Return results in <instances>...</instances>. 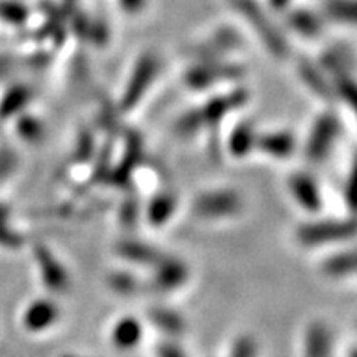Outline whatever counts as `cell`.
I'll return each instance as SVG.
<instances>
[{
    "label": "cell",
    "instance_id": "obj_11",
    "mask_svg": "<svg viewBox=\"0 0 357 357\" xmlns=\"http://www.w3.org/2000/svg\"><path fill=\"white\" fill-rule=\"evenodd\" d=\"M289 190L294 200L303 208L310 212H316L321 208V192L314 177L306 172H296L289 178Z\"/></svg>",
    "mask_w": 357,
    "mask_h": 357
},
{
    "label": "cell",
    "instance_id": "obj_19",
    "mask_svg": "<svg viewBox=\"0 0 357 357\" xmlns=\"http://www.w3.org/2000/svg\"><path fill=\"white\" fill-rule=\"evenodd\" d=\"M111 337H113L114 346L118 349H132V347L137 346V342L142 337L139 321H136L134 318H123L121 321H118L113 328Z\"/></svg>",
    "mask_w": 357,
    "mask_h": 357
},
{
    "label": "cell",
    "instance_id": "obj_13",
    "mask_svg": "<svg viewBox=\"0 0 357 357\" xmlns=\"http://www.w3.org/2000/svg\"><path fill=\"white\" fill-rule=\"evenodd\" d=\"M58 314H60V312H58L55 303L48 300H40L32 303V305L25 310L24 324L29 331L38 333L50 328L52 324H55Z\"/></svg>",
    "mask_w": 357,
    "mask_h": 357
},
{
    "label": "cell",
    "instance_id": "obj_29",
    "mask_svg": "<svg viewBox=\"0 0 357 357\" xmlns=\"http://www.w3.org/2000/svg\"><path fill=\"white\" fill-rule=\"evenodd\" d=\"M158 357H185L182 349L176 344L166 342V344L158 347Z\"/></svg>",
    "mask_w": 357,
    "mask_h": 357
},
{
    "label": "cell",
    "instance_id": "obj_22",
    "mask_svg": "<svg viewBox=\"0 0 357 357\" xmlns=\"http://www.w3.org/2000/svg\"><path fill=\"white\" fill-rule=\"evenodd\" d=\"M174 211H176V197L166 192V194H159L149 204L147 218H149L151 223H154V227H160L171 218Z\"/></svg>",
    "mask_w": 357,
    "mask_h": 357
},
{
    "label": "cell",
    "instance_id": "obj_12",
    "mask_svg": "<svg viewBox=\"0 0 357 357\" xmlns=\"http://www.w3.org/2000/svg\"><path fill=\"white\" fill-rule=\"evenodd\" d=\"M35 257H37L38 266L40 270H42L45 284H47L48 288H52L53 291L63 293L65 289L68 288L70 283L68 271L65 270L63 265H61V263L43 247H37V250H35Z\"/></svg>",
    "mask_w": 357,
    "mask_h": 357
},
{
    "label": "cell",
    "instance_id": "obj_30",
    "mask_svg": "<svg viewBox=\"0 0 357 357\" xmlns=\"http://www.w3.org/2000/svg\"><path fill=\"white\" fill-rule=\"evenodd\" d=\"M293 0H266L268 7L275 12H287L291 7Z\"/></svg>",
    "mask_w": 357,
    "mask_h": 357
},
{
    "label": "cell",
    "instance_id": "obj_18",
    "mask_svg": "<svg viewBox=\"0 0 357 357\" xmlns=\"http://www.w3.org/2000/svg\"><path fill=\"white\" fill-rule=\"evenodd\" d=\"M118 255H121L124 260L128 261H134V263H142V265H149L153 263L155 265L162 255L155 250L154 247H151L149 243H142V242H136V240H124L118 245Z\"/></svg>",
    "mask_w": 357,
    "mask_h": 357
},
{
    "label": "cell",
    "instance_id": "obj_25",
    "mask_svg": "<svg viewBox=\"0 0 357 357\" xmlns=\"http://www.w3.org/2000/svg\"><path fill=\"white\" fill-rule=\"evenodd\" d=\"M109 284L111 288L121 294H134L139 288V281L134 275L128 273V271H116V273L111 275Z\"/></svg>",
    "mask_w": 357,
    "mask_h": 357
},
{
    "label": "cell",
    "instance_id": "obj_5",
    "mask_svg": "<svg viewBox=\"0 0 357 357\" xmlns=\"http://www.w3.org/2000/svg\"><path fill=\"white\" fill-rule=\"evenodd\" d=\"M243 47L242 35L231 25H220L218 29L205 37L202 42L190 48L192 60H215L229 58L231 53Z\"/></svg>",
    "mask_w": 357,
    "mask_h": 357
},
{
    "label": "cell",
    "instance_id": "obj_26",
    "mask_svg": "<svg viewBox=\"0 0 357 357\" xmlns=\"http://www.w3.org/2000/svg\"><path fill=\"white\" fill-rule=\"evenodd\" d=\"M200 128H204V126H202V121H200V118H199L197 108L187 111V113L182 114L176 123V131L181 134L182 137L194 136V134L199 132Z\"/></svg>",
    "mask_w": 357,
    "mask_h": 357
},
{
    "label": "cell",
    "instance_id": "obj_23",
    "mask_svg": "<svg viewBox=\"0 0 357 357\" xmlns=\"http://www.w3.org/2000/svg\"><path fill=\"white\" fill-rule=\"evenodd\" d=\"M149 318L155 328L162 329L164 333L171 334V336H178L185 328L181 316L171 310H166V307H155V310L151 311Z\"/></svg>",
    "mask_w": 357,
    "mask_h": 357
},
{
    "label": "cell",
    "instance_id": "obj_28",
    "mask_svg": "<svg viewBox=\"0 0 357 357\" xmlns=\"http://www.w3.org/2000/svg\"><path fill=\"white\" fill-rule=\"evenodd\" d=\"M147 0H118V6L123 8L128 15H137L144 10Z\"/></svg>",
    "mask_w": 357,
    "mask_h": 357
},
{
    "label": "cell",
    "instance_id": "obj_10",
    "mask_svg": "<svg viewBox=\"0 0 357 357\" xmlns=\"http://www.w3.org/2000/svg\"><path fill=\"white\" fill-rule=\"evenodd\" d=\"M153 284L159 291H172L185 283L189 271L187 266L177 258H166L162 257L155 263Z\"/></svg>",
    "mask_w": 357,
    "mask_h": 357
},
{
    "label": "cell",
    "instance_id": "obj_3",
    "mask_svg": "<svg viewBox=\"0 0 357 357\" xmlns=\"http://www.w3.org/2000/svg\"><path fill=\"white\" fill-rule=\"evenodd\" d=\"M160 60L154 52H144L134 63L131 75H129L126 84H124L119 108L123 111H131L136 108L149 88L153 86L155 77L159 75Z\"/></svg>",
    "mask_w": 357,
    "mask_h": 357
},
{
    "label": "cell",
    "instance_id": "obj_24",
    "mask_svg": "<svg viewBox=\"0 0 357 357\" xmlns=\"http://www.w3.org/2000/svg\"><path fill=\"white\" fill-rule=\"evenodd\" d=\"M323 271L328 276L342 278V276L354 273V253L346 252L341 255L326 258L323 263Z\"/></svg>",
    "mask_w": 357,
    "mask_h": 357
},
{
    "label": "cell",
    "instance_id": "obj_4",
    "mask_svg": "<svg viewBox=\"0 0 357 357\" xmlns=\"http://www.w3.org/2000/svg\"><path fill=\"white\" fill-rule=\"evenodd\" d=\"M296 236L298 242L305 247H321V245L344 242L354 236V223L352 220H339V218L310 222L298 229Z\"/></svg>",
    "mask_w": 357,
    "mask_h": 357
},
{
    "label": "cell",
    "instance_id": "obj_17",
    "mask_svg": "<svg viewBox=\"0 0 357 357\" xmlns=\"http://www.w3.org/2000/svg\"><path fill=\"white\" fill-rule=\"evenodd\" d=\"M305 357H331V333L324 323H312L307 328Z\"/></svg>",
    "mask_w": 357,
    "mask_h": 357
},
{
    "label": "cell",
    "instance_id": "obj_2",
    "mask_svg": "<svg viewBox=\"0 0 357 357\" xmlns=\"http://www.w3.org/2000/svg\"><path fill=\"white\" fill-rule=\"evenodd\" d=\"M247 73L242 63L231 61L230 58L215 60H197L185 70L184 83L190 89H207L220 83L236 82Z\"/></svg>",
    "mask_w": 357,
    "mask_h": 357
},
{
    "label": "cell",
    "instance_id": "obj_27",
    "mask_svg": "<svg viewBox=\"0 0 357 357\" xmlns=\"http://www.w3.org/2000/svg\"><path fill=\"white\" fill-rule=\"evenodd\" d=\"M255 354H257V347H255V342H253V339H250L248 336H243L235 342L230 357H255Z\"/></svg>",
    "mask_w": 357,
    "mask_h": 357
},
{
    "label": "cell",
    "instance_id": "obj_16",
    "mask_svg": "<svg viewBox=\"0 0 357 357\" xmlns=\"http://www.w3.org/2000/svg\"><path fill=\"white\" fill-rule=\"evenodd\" d=\"M319 13L324 22L341 26H354L356 0H324Z\"/></svg>",
    "mask_w": 357,
    "mask_h": 357
},
{
    "label": "cell",
    "instance_id": "obj_6",
    "mask_svg": "<svg viewBox=\"0 0 357 357\" xmlns=\"http://www.w3.org/2000/svg\"><path fill=\"white\" fill-rule=\"evenodd\" d=\"M242 205V197L235 190H207L194 200V213L202 218H227L240 213Z\"/></svg>",
    "mask_w": 357,
    "mask_h": 357
},
{
    "label": "cell",
    "instance_id": "obj_31",
    "mask_svg": "<svg viewBox=\"0 0 357 357\" xmlns=\"http://www.w3.org/2000/svg\"><path fill=\"white\" fill-rule=\"evenodd\" d=\"M61 357H78V356H71V354H66V356H61Z\"/></svg>",
    "mask_w": 357,
    "mask_h": 357
},
{
    "label": "cell",
    "instance_id": "obj_9",
    "mask_svg": "<svg viewBox=\"0 0 357 357\" xmlns=\"http://www.w3.org/2000/svg\"><path fill=\"white\" fill-rule=\"evenodd\" d=\"M284 13V24L293 33L303 38H316L323 33L326 22L318 10L307 7H289Z\"/></svg>",
    "mask_w": 357,
    "mask_h": 357
},
{
    "label": "cell",
    "instance_id": "obj_14",
    "mask_svg": "<svg viewBox=\"0 0 357 357\" xmlns=\"http://www.w3.org/2000/svg\"><path fill=\"white\" fill-rule=\"evenodd\" d=\"M298 73L303 83L319 98H331L334 95L333 84L329 82L328 75L318 63H312L310 60H301L298 63Z\"/></svg>",
    "mask_w": 357,
    "mask_h": 357
},
{
    "label": "cell",
    "instance_id": "obj_8",
    "mask_svg": "<svg viewBox=\"0 0 357 357\" xmlns=\"http://www.w3.org/2000/svg\"><path fill=\"white\" fill-rule=\"evenodd\" d=\"M248 100V93L245 88L231 89L230 93H223V95H217L204 102L200 108H197L199 118L202 121V126H213L217 124L223 116H227L231 111L238 109L240 106L245 105Z\"/></svg>",
    "mask_w": 357,
    "mask_h": 357
},
{
    "label": "cell",
    "instance_id": "obj_7",
    "mask_svg": "<svg viewBox=\"0 0 357 357\" xmlns=\"http://www.w3.org/2000/svg\"><path fill=\"white\" fill-rule=\"evenodd\" d=\"M339 131V121L336 114L333 113H324L316 119L314 124L311 128V134L307 137V146H306V154L312 162H321L324 160L326 155L329 154V151L333 149L334 142H336Z\"/></svg>",
    "mask_w": 357,
    "mask_h": 357
},
{
    "label": "cell",
    "instance_id": "obj_20",
    "mask_svg": "<svg viewBox=\"0 0 357 357\" xmlns=\"http://www.w3.org/2000/svg\"><path fill=\"white\" fill-rule=\"evenodd\" d=\"M30 7L24 0H0V24L24 26L29 24Z\"/></svg>",
    "mask_w": 357,
    "mask_h": 357
},
{
    "label": "cell",
    "instance_id": "obj_21",
    "mask_svg": "<svg viewBox=\"0 0 357 357\" xmlns=\"http://www.w3.org/2000/svg\"><path fill=\"white\" fill-rule=\"evenodd\" d=\"M257 146V134L253 131V126L250 123H240L238 126H235L234 132H231L229 139V149L234 155H242L248 154L253 147Z\"/></svg>",
    "mask_w": 357,
    "mask_h": 357
},
{
    "label": "cell",
    "instance_id": "obj_15",
    "mask_svg": "<svg viewBox=\"0 0 357 357\" xmlns=\"http://www.w3.org/2000/svg\"><path fill=\"white\" fill-rule=\"evenodd\" d=\"M294 146V137L291 132L280 131V132H268L263 136H257V146L261 153H265L271 158L276 159H284L289 154H293Z\"/></svg>",
    "mask_w": 357,
    "mask_h": 357
},
{
    "label": "cell",
    "instance_id": "obj_1",
    "mask_svg": "<svg viewBox=\"0 0 357 357\" xmlns=\"http://www.w3.org/2000/svg\"><path fill=\"white\" fill-rule=\"evenodd\" d=\"M242 20L250 26L263 47L275 58H287L289 45L283 30L278 29L270 13L258 0H230Z\"/></svg>",
    "mask_w": 357,
    "mask_h": 357
}]
</instances>
